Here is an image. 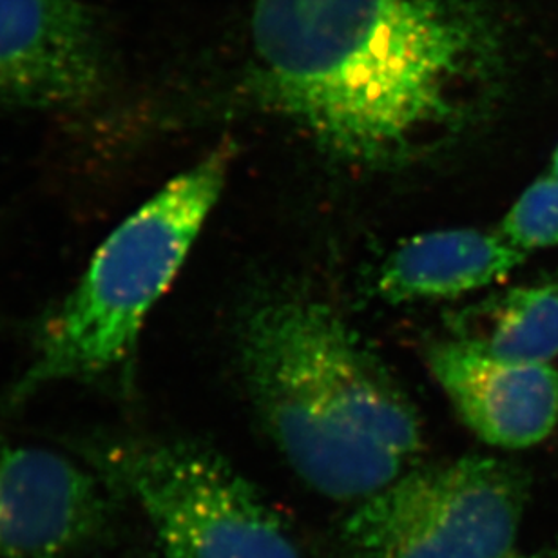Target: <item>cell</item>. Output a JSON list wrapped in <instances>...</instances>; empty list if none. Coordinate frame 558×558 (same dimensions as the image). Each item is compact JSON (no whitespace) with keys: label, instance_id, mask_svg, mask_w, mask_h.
<instances>
[{"label":"cell","instance_id":"obj_6","mask_svg":"<svg viewBox=\"0 0 558 558\" xmlns=\"http://www.w3.org/2000/svg\"><path fill=\"white\" fill-rule=\"evenodd\" d=\"M109 76L108 40L82 0H0V106L78 108Z\"/></svg>","mask_w":558,"mask_h":558},{"label":"cell","instance_id":"obj_9","mask_svg":"<svg viewBox=\"0 0 558 558\" xmlns=\"http://www.w3.org/2000/svg\"><path fill=\"white\" fill-rule=\"evenodd\" d=\"M526 259L502 234L475 229L428 232L383 265L377 290L390 303L450 300L500 281Z\"/></svg>","mask_w":558,"mask_h":558},{"label":"cell","instance_id":"obj_10","mask_svg":"<svg viewBox=\"0 0 558 558\" xmlns=\"http://www.w3.org/2000/svg\"><path fill=\"white\" fill-rule=\"evenodd\" d=\"M468 341L497 360L549 365L558 357V284L510 290L489 306L486 330Z\"/></svg>","mask_w":558,"mask_h":558},{"label":"cell","instance_id":"obj_12","mask_svg":"<svg viewBox=\"0 0 558 558\" xmlns=\"http://www.w3.org/2000/svg\"><path fill=\"white\" fill-rule=\"evenodd\" d=\"M510 558H558V544L548 548L537 549L532 554H513Z\"/></svg>","mask_w":558,"mask_h":558},{"label":"cell","instance_id":"obj_5","mask_svg":"<svg viewBox=\"0 0 558 558\" xmlns=\"http://www.w3.org/2000/svg\"><path fill=\"white\" fill-rule=\"evenodd\" d=\"M527 497V473L497 457L410 468L361 500L344 541L352 558H510Z\"/></svg>","mask_w":558,"mask_h":558},{"label":"cell","instance_id":"obj_2","mask_svg":"<svg viewBox=\"0 0 558 558\" xmlns=\"http://www.w3.org/2000/svg\"><path fill=\"white\" fill-rule=\"evenodd\" d=\"M240 363L270 439L317 494L368 499L423 450L409 396L322 301L281 295L254 308L240 330Z\"/></svg>","mask_w":558,"mask_h":558},{"label":"cell","instance_id":"obj_7","mask_svg":"<svg viewBox=\"0 0 558 558\" xmlns=\"http://www.w3.org/2000/svg\"><path fill=\"white\" fill-rule=\"evenodd\" d=\"M108 484L68 457L0 437V558H65L102 535Z\"/></svg>","mask_w":558,"mask_h":558},{"label":"cell","instance_id":"obj_8","mask_svg":"<svg viewBox=\"0 0 558 558\" xmlns=\"http://www.w3.org/2000/svg\"><path fill=\"white\" fill-rule=\"evenodd\" d=\"M429 371L462 423L486 445L522 450L558 423V371L497 360L468 339L428 350Z\"/></svg>","mask_w":558,"mask_h":558},{"label":"cell","instance_id":"obj_1","mask_svg":"<svg viewBox=\"0 0 558 558\" xmlns=\"http://www.w3.org/2000/svg\"><path fill=\"white\" fill-rule=\"evenodd\" d=\"M253 51L262 102L368 169L412 163L470 130L502 65L478 0H258Z\"/></svg>","mask_w":558,"mask_h":558},{"label":"cell","instance_id":"obj_13","mask_svg":"<svg viewBox=\"0 0 558 558\" xmlns=\"http://www.w3.org/2000/svg\"><path fill=\"white\" fill-rule=\"evenodd\" d=\"M551 174L558 177V145L557 150H555L554 161H551Z\"/></svg>","mask_w":558,"mask_h":558},{"label":"cell","instance_id":"obj_11","mask_svg":"<svg viewBox=\"0 0 558 558\" xmlns=\"http://www.w3.org/2000/svg\"><path fill=\"white\" fill-rule=\"evenodd\" d=\"M500 234L522 253L558 245V177L549 172L532 183L506 215Z\"/></svg>","mask_w":558,"mask_h":558},{"label":"cell","instance_id":"obj_4","mask_svg":"<svg viewBox=\"0 0 558 558\" xmlns=\"http://www.w3.org/2000/svg\"><path fill=\"white\" fill-rule=\"evenodd\" d=\"M97 462L171 558H303L283 517L209 446L128 440L104 446Z\"/></svg>","mask_w":558,"mask_h":558},{"label":"cell","instance_id":"obj_3","mask_svg":"<svg viewBox=\"0 0 558 558\" xmlns=\"http://www.w3.org/2000/svg\"><path fill=\"white\" fill-rule=\"evenodd\" d=\"M231 150L218 149L140 205L97 248L92 264L38 336L15 398L87 381L124 365L150 308L178 275L220 199Z\"/></svg>","mask_w":558,"mask_h":558}]
</instances>
